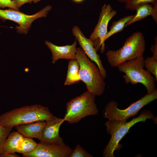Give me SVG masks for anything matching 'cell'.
I'll return each instance as SVG.
<instances>
[{"mask_svg":"<svg viewBox=\"0 0 157 157\" xmlns=\"http://www.w3.org/2000/svg\"><path fill=\"white\" fill-rule=\"evenodd\" d=\"M49 108L39 104L16 108L0 115V123L12 128L18 125L39 121L46 122L53 117Z\"/></svg>","mask_w":157,"mask_h":157,"instance_id":"cell-1","label":"cell"},{"mask_svg":"<svg viewBox=\"0 0 157 157\" xmlns=\"http://www.w3.org/2000/svg\"><path fill=\"white\" fill-rule=\"evenodd\" d=\"M150 110H143L137 117L133 118L129 122L109 120L105 123L106 131L111 135V138L103 151L104 157H114L115 150L119 151L122 148V144L119 143L122 138L128 133L129 129L134 124L140 122H145L147 119L154 117Z\"/></svg>","mask_w":157,"mask_h":157,"instance_id":"cell-2","label":"cell"},{"mask_svg":"<svg viewBox=\"0 0 157 157\" xmlns=\"http://www.w3.org/2000/svg\"><path fill=\"white\" fill-rule=\"evenodd\" d=\"M76 59L79 65L80 80L85 83L88 91L95 96H101L106 84L96 64L87 57L80 47L76 48Z\"/></svg>","mask_w":157,"mask_h":157,"instance_id":"cell-3","label":"cell"},{"mask_svg":"<svg viewBox=\"0 0 157 157\" xmlns=\"http://www.w3.org/2000/svg\"><path fill=\"white\" fill-rule=\"evenodd\" d=\"M143 56L125 61L117 66L119 71L125 74L123 77L126 84H142L145 86L148 94L152 93L156 88L154 76L144 67Z\"/></svg>","mask_w":157,"mask_h":157,"instance_id":"cell-4","label":"cell"},{"mask_svg":"<svg viewBox=\"0 0 157 157\" xmlns=\"http://www.w3.org/2000/svg\"><path fill=\"white\" fill-rule=\"evenodd\" d=\"M145 48V41L143 33L136 31L126 40L123 46L117 50H108L106 53L107 60L112 67L121 63L143 56Z\"/></svg>","mask_w":157,"mask_h":157,"instance_id":"cell-5","label":"cell"},{"mask_svg":"<svg viewBox=\"0 0 157 157\" xmlns=\"http://www.w3.org/2000/svg\"><path fill=\"white\" fill-rule=\"evenodd\" d=\"M95 101V95L88 90L71 99L66 105L64 121L74 124L87 116L97 115L98 110Z\"/></svg>","mask_w":157,"mask_h":157,"instance_id":"cell-6","label":"cell"},{"mask_svg":"<svg viewBox=\"0 0 157 157\" xmlns=\"http://www.w3.org/2000/svg\"><path fill=\"white\" fill-rule=\"evenodd\" d=\"M157 99L156 88L151 94H146L139 100L132 103L124 109L118 108V104L114 101L109 102L104 111V117L109 120L126 122L130 117L136 115L143 107Z\"/></svg>","mask_w":157,"mask_h":157,"instance_id":"cell-7","label":"cell"},{"mask_svg":"<svg viewBox=\"0 0 157 157\" xmlns=\"http://www.w3.org/2000/svg\"><path fill=\"white\" fill-rule=\"evenodd\" d=\"M51 9L52 7L48 5L34 14L28 15L11 8H0V20L3 22L10 20L18 24L15 27L17 32L26 35L33 22L38 18L46 17Z\"/></svg>","mask_w":157,"mask_h":157,"instance_id":"cell-8","label":"cell"},{"mask_svg":"<svg viewBox=\"0 0 157 157\" xmlns=\"http://www.w3.org/2000/svg\"><path fill=\"white\" fill-rule=\"evenodd\" d=\"M117 13V11L113 9L110 4H104L102 6L98 22L90 37L97 51L100 49L101 53L104 52L105 44L104 39L108 32V24Z\"/></svg>","mask_w":157,"mask_h":157,"instance_id":"cell-9","label":"cell"},{"mask_svg":"<svg viewBox=\"0 0 157 157\" xmlns=\"http://www.w3.org/2000/svg\"><path fill=\"white\" fill-rule=\"evenodd\" d=\"M73 150L65 143H49L40 141L32 151L23 154L24 157H70Z\"/></svg>","mask_w":157,"mask_h":157,"instance_id":"cell-10","label":"cell"},{"mask_svg":"<svg viewBox=\"0 0 157 157\" xmlns=\"http://www.w3.org/2000/svg\"><path fill=\"white\" fill-rule=\"evenodd\" d=\"M72 31L83 51L92 61L96 64L102 76L104 79H105L107 76L106 72L103 65L100 56L97 53L92 41L85 36L77 26H73Z\"/></svg>","mask_w":157,"mask_h":157,"instance_id":"cell-11","label":"cell"},{"mask_svg":"<svg viewBox=\"0 0 157 157\" xmlns=\"http://www.w3.org/2000/svg\"><path fill=\"white\" fill-rule=\"evenodd\" d=\"M64 121L63 119L54 116L51 119L46 122L40 141L49 143H65L59 134L60 126Z\"/></svg>","mask_w":157,"mask_h":157,"instance_id":"cell-12","label":"cell"},{"mask_svg":"<svg viewBox=\"0 0 157 157\" xmlns=\"http://www.w3.org/2000/svg\"><path fill=\"white\" fill-rule=\"evenodd\" d=\"M45 43L51 50L52 54V63L55 64L58 59H61L73 60L76 59V52L77 42L74 41L71 45L58 46L46 40Z\"/></svg>","mask_w":157,"mask_h":157,"instance_id":"cell-13","label":"cell"},{"mask_svg":"<svg viewBox=\"0 0 157 157\" xmlns=\"http://www.w3.org/2000/svg\"><path fill=\"white\" fill-rule=\"evenodd\" d=\"M46 123V121L39 120L19 124L15 127L17 131L24 137L36 138L40 141L43 130Z\"/></svg>","mask_w":157,"mask_h":157,"instance_id":"cell-14","label":"cell"},{"mask_svg":"<svg viewBox=\"0 0 157 157\" xmlns=\"http://www.w3.org/2000/svg\"><path fill=\"white\" fill-rule=\"evenodd\" d=\"M135 10L136 13L131 19L127 23L125 28L137 21H140L149 16H151L153 20L157 23V5H154L150 3L140 5Z\"/></svg>","mask_w":157,"mask_h":157,"instance_id":"cell-15","label":"cell"},{"mask_svg":"<svg viewBox=\"0 0 157 157\" xmlns=\"http://www.w3.org/2000/svg\"><path fill=\"white\" fill-rule=\"evenodd\" d=\"M23 137L17 131L10 133L5 143L3 153L17 152Z\"/></svg>","mask_w":157,"mask_h":157,"instance_id":"cell-16","label":"cell"},{"mask_svg":"<svg viewBox=\"0 0 157 157\" xmlns=\"http://www.w3.org/2000/svg\"><path fill=\"white\" fill-rule=\"evenodd\" d=\"M79 69V64L76 59L70 60L69 61L65 85H72L80 80Z\"/></svg>","mask_w":157,"mask_h":157,"instance_id":"cell-17","label":"cell"},{"mask_svg":"<svg viewBox=\"0 0 157 157\" xmlns=\"http://www.w3.org/2000/svg\"><path fill=\"white\" fill-rule=\"evenodd\" d=\"M133 15H130L123 17L118 20L113 22L110 30L105 36L104 39L106 40L113 35L121 32L124 30L126 24L129 22L133 17Z\"/></svg>","mask_w":157,"mask_h":157,"instance_id":"cell-18","label":"cell"},{"mask_svg":"<svg viewBox=\"0 0 157 157\" xmlns=\"http://www.w3.org/2000/svg\"><path fill=\"white\" fill-rule=\"evenodd\" d=\"M38 144L32 138L24 137L17 152L22 154L30 153L35 149Z\"/></svg>","mask_w":157,"mask_h":157,"instance_id":"cell-19","label":"cell"},{"mask_svg":"<svg viewBox=\"0 0 157 157\" xmlns=\"http://www.w3.org/2000/svg\"><path fill=\"white\" fill-rule=\"evenodd\" d=\"M144 67L151 74L154 75L157 81V58L153 56L148 57L144 60Z\"/></svg>","mask_w":157,"mask_h":157,"instance_id":"cell-20","label":"cell"},{"mask_svg":"<svg viewBox=\"0 0 157 157\" xmlns=\"http://www.w3.org/2000/svg\"><path fill=\"white\" fill-rule=\"evenodd\" d=\"M12 128L4 126L0 123V157L3 153L6 140Z\"/></svg>","mask_w":157,"mask_h":157,"instance_id":"cell-21","label":"cell"},{"mask_svg":"<svg viewBox=\"0 0 157 157\" xmlns=\"http://www.w3.org/2000/svg\"><path fill=\"white\" fill-rule=\"evenodd\" d=\"M150 3L154 5H157V0H129L126 3L125 7L127 9L134 11L140 5Z\"/></svg>","mask_w":157,"mask_h":157,"instance_id":"cell-22","label":"cell"},{"mask_svg":"<svg viewBox=\"0 0 157 157\" xmlns=\"http://www.w3.org/2000/svg\"><path fill=\"white\" fill-rule=\"evenodd\" d=\"M89 153L83 149L79 144H77L73 150L70 157H92Z\"/></svg>","mask_w":157,"mask_h":157,"instance_id":"cell-23","label":"cell"},{"mask_svg":"<svg viewBox=\"0 0 157 157\" xmlns=\"http://www.w3.org/2000/svg\"><path fill=\"white\" fill-rule=\"evenodd\" d=\"M6 7L19 10L11 0H0V8L3 9Z\"/></svg>","mask_w":157,"mask_h":157,"instance_id":"cell-24","label":"cell"},{"mask_svg":"<svg viewBox=\"0 0 157 157\" xmlns=\"http://www.w3.org/2000/svg\"><path fill=\"white\" fill-rule=\"evenodd\" d=\"M14 3L17 8H19L26 3H31L33 0H11Z\"/></svg>","mask_w":157,"mask_h":157,"instance_id":"cell-25","label":"cell"},{"mask_svg":"<svg viewBox=\"0 0 157 157\" xmlns=\"http://www.w3.org/2000/svg\"><path fill=\"white\" fill-rule=\"evenodd\" d=\"M155 44L153 45L151 48L153 57L157 58V36H156L155 38Z\"/></svg>","mask_w":157,"mask_h":157,"instance_id":"cell-26","label":"cell"},{"mask_svg":"<svg viewBox=\"0 0 157 157\" xmlns=\"http://www.w3.org/2000/svg\"><path fill=\"white\" fill-rule=\"evenodd\" d=\"M20 156L14 153H3L0 156V157H19Z\"/></svg>","mask_w":157,"mask_h":157,"instance_id":"cell-27","label":"cell"},{"mask_svg":"<svg viewBox=\"0 0 157 157\" xmlns=\"http://www.w3.org/2000/svg\"><path fill=\"white\" fill-rule=\"evenodd\" d=\"M120 3H126L129 0H117Z\"/></svg>","mask_w":157,"mask_h":157,"instance_id":"cell-28","label":"cell"},{"mask_svg":"<svg viewBox=\"0 0 157 157\" xmlns=\"http://www.w3.org/2000/svg\"><path fill=\"white\" fill-rule=\"evenodd\" d=\"M74 1L76 2H80L82 1L83 0H73Z\"/></svg>","mask_w":157,"mask_h":157,"instance_id":"cell-29","label":"cell"},{"mask_svg":"<svg viewBox=\"0 0 157 157\" xmlns=\"http://www.w3.org/2000/svg\"><path fill=\"white\" fill-rule=\"evenodd\" d=\"M41 0H33V2L35 3H36Z\"/></svg>","mask_w":157,"mask_h":157,"instance_id":"cell-30","label":"cell"},{"mask_svg":"<svg viewBox=\"0 0 157 157\" xmlns=\"http://www.w3.org/2000/svg\"><path fill=\"white\" fill-rule=\"evenodd\" d=\"M1 26H0V27H1Z\"/></svg>","mask_w":157,"mask_h":157,"instance_id":"cell-31","label":"cell"}]
</instances>
